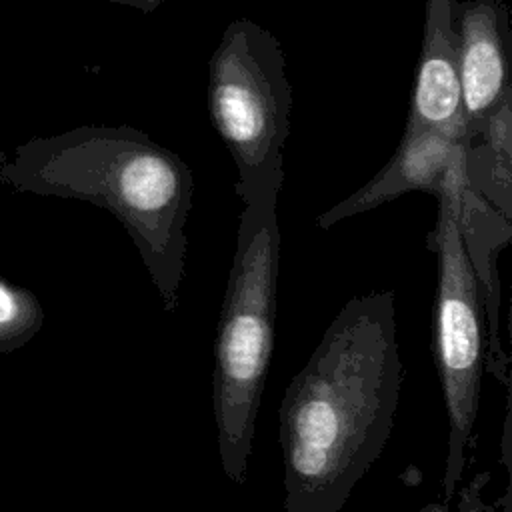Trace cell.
<instances>
[{
    "label": "cell",
    "mask_w": 512,
    "mask_h": 512,
    "mask_svg": "<svg viewBox=\"0 0 512 512\" xmlns=\"http://www.w3.org/2000/svg\"><path fill=\"white\" fill-rule=\"evenodd\" d=\"M404 132H438L466 140L454 0H426L422 50Z\"/></svg>",
    "instance_id": "6"
},
{
    "label": "cell",
    "mask_w": 512,
    "mask_h": 512,
    "mask_svg": "<svg viewBox=\"0 0 512 512\" xmlns=\"http://www.w3.org/2000/svg\"><path fill=\"white\" fill-rule=\"evenodd\" d=\"M466 178V152L454 162L438 192V218L428 246L438 262L434 302V362L448 412V456L444 498L450 500L464 472L484 372V304L478 276L466 252L458 216Z\"/></svg>",
    "instance_id": "4"
},
{
    "label": "cell",
    "mask_w": 512,
    "mask_h": 512,
    "mask_svg": "<svg viewBox=\"0 0 512 512\" xmlns=\"http://www.w3.org/2000/svg\"><path fill=\"white\" fill-rule=\"evenodd\" d=\"M278 192L264 190L242 202L236 250L214 338L212 410L218 454L224 474L234 484L246 480L274 352L280 264Z\"/></svg>",
    "instance_id": "2"
},
{
    "label": "cell",
    "mask_w": 512,
    "mask_h": 512,
    "mask_svg": "<svg viewBox=\"0 0 512 512\" xmlns=\"http://www.w3.org/2000/svg\"><path fill=\"white\" fill-rule=\"evenodd\" d=\"M208 106L238 170V198L244 202L258 192L280 190L292 90L272 32L248 18L224 30L210 60Z\"/></svg>",
    "instance_id": "3"
},
{
    "label": "cell",
    "mask_w": 512,
    "mask_h": 512,
    "mask_svg": "<svg viewBox=\"0 0 512 512\" xmlns=\"http://www.w3.org/2000/svg\"><path fill=\"white\" fill-rule=\"evenodd\" d=\"M466 146V140L438 132H404L388 164L362 188L322 212L316 226L328 230L344 218L368 212L414 190L438 196Z\"/></svg>",
    "instance_id": "7"
},
{
    "label": "cell",
    "mask_w": 512,
    "mask_h": 512,
    "mask_svg": "<svg viewBox=\"0 0 512 512\" xmlns=\"http://www.w3.org/2000/svg\"><path fill=\"white\" fill-rule=\"evenodd\" d=\"M116 2H122V4H130V6H136L138 10H154L160 2L164 0H116Z\"/></svg>",
    "instance_id": "10"
},
{
    "label": "cell",
    "mask_w": 512,
    "mask_h": 512,
    "mask_svg": "<svg viewBox=\"0 0 512 512\" xmlns=\"http://www.w3.org/2000/svg\"><path fill=\"white\" fill-rule=\"evenodd\" d=\"M394 292L348 300L286 386L284 510L338 512L382 454L400 400Z\"/></svg>",
    "instance_id": "1"
},
{
    "label": "cell",
    "mask_w": 512,
    "mask_h": 512,
    "mask_svg": "<svg viewBox=\"0 0 512 512\" xmlns=\"http://www.w3.org/2000/svg\"><path fill=\"white\" fill-rule=\"evenodd\" d=\"M458 74L466 142H474L486 120L512 96L510 18L500 0H470L458 12Z\"/></svg>",
    "instance_id": "5"
},
{
    "label": "cell",
    "mask_w": 512,
    "mask_h": 512,
    "mask_svg": "<svg viewBox=\"0 0 512 512\" xmlns=\"http://www.w3.org/2000/svg\"><path fill=\"white\" fill-rule=\"evenodd\" d=\"M512 96L486 120L482 134L466 146V178L474 192L484 196L510 220V160H512Z\"/></svg>",
    "instance_id": "8"
},
{
    "label": "cell",
    "mask_w": 512,
    "mask_h": 512,
    "mask_svg": "<svg viewBox=\"0 0 512 512\" xmlns=\"http://www.w3.org/2000/svg\"><path fill=\"white\" fill-rule=\"evenodd\" d=\"M14 316V300L12 296L0 288V322H8Z\"/></svg>",
    "instance_id": "9"
}]
</instances>
